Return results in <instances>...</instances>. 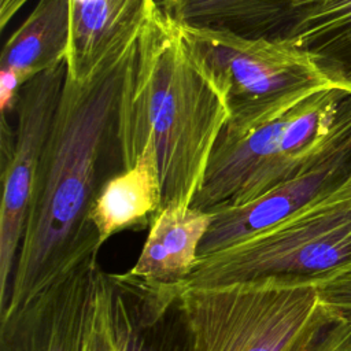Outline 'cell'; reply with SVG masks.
Masks as SVG:
<instances>
[{"mask_svg": "<svg viewBox=\"0 0 351 351\" xmlns=\"http://www.w3.org/2000/svg\"><path fill=\"white\" fill-rule=\"evenodd\" d=\"M136 45L111 56L85 81L66 73L0 318L73 266L99 255L101 247L89 211L100 188L104 149L117 144L118 107Z\"/></svg>", "mask_w": 351, "mask_h": 351, "instance_id": "6da1fadb", "label": "cell"}, {"mask_svg": "<svg viewBox=\"0 0 351 351\" xmlns=\"http://www.w3.org/2000/svg\"><path fill=\"white\" fill-rule=\"evenodd\" d=\"M228 121L219 89L180 26L158 8L137 40L119 100L115 141L121 169L133 166L143 148L151 147L163 207L192 204Z\"/></svg>", "mask_w": 351, "mask_h": 351, "instance_id": "7a4b0ae2", "label": "cell"}, {"mask_svg": "<svg viewBox=\"0 0 351 351\" xmlns=\"http://www.w3.org/2000/svg\"><path fill=\"white\" fill-rule=\"evenodd\" d=\"M351 138V88L332 86L266 117L228 122L192 206L244 204L298 176Z\"/></svg>", "mask_w": 351, "mask_h": 351, "instance_id": "3957f363", "label": "cell"}, {"mask_svg": "<svg viewBox=\"0 0 351 351\" xmlns=\"http://www.w3.org/2000/svg\"><path fill=\"white\" fill-rule=\"evenodd\" d=\"M177 303L189 351H306L332 318L317 282L288 277L186 288Z\"/></svg>", "mask_w": 351, "mask_h": 351, "instance_id": "277c9868", "label": "cell"}, {"mask_svg": "<svg viewBox=\"0 0 351 351\" xmlns=\"http://www.w3.org/2000/svg\"><path fill=\"white\" fill-rule=\"evenodd\" d=\"M351 270V180L278 223L202 255L182 289L263 277L318 282Z\"/></svg>", "mask_w": 351, "mask_h": 351, "instance_id": "5b68a950", "label": "cell"}, {"mask_svg": "<svg viewBox=\"0 0 351 351\" xmlns=\"http://www.w3.org/2000/svg\"><path fill=\"white\" fill-rule=\"evenodd\" d=\"M180 29L223 96L230 123L266 117L325 88H351L285 37L247 38L217 30Z\"/></svg>", "mask_w": 351, "mask_h": 351, "instance_id": "8992f818", "label": "cell"}, {"mask_svg": "<svg viewBox=\"0 0 351 351\" xmlns=\"http://www.w3.org/2000/svg\"><path fill=\"white\" fill-rule=\"evenodd\" d=\"M66 73L64 62L25 82L12 112L14 125L1 115L0 313L7 304L38 165L59 104Z\"/></svg>", "mask_w": 351, "mask_h": 351, "instance_id": "52a82bcc", "label": "cell"}, {"mask_svg": "<svg viewBox=\"0 0 351 351\" xmlns=\"http://www.w3.org/2000/svg\"><path fill=\"white\" fill-rule=\"evenodd\" d=\"M97 255L60 274L0 318V351H81Z\"/></svg>", "mask_w": 351, "mask_h": 351, "instance_id": "ba28073f", "label": "cell"}, {"mask_svg": "<svg viewBox=\"0 0 351 351\" xmlns=\"http://www.w3.org/2000/svg\"><path fill=\"white\" fill-rule=\"evenodd\" d=\"M351 180V138L298 176L239 206L208 211L211 223L199 256L223 250L265 230Z\"/></svg>", "mask_w": 351, "mask_h": 351, "instance_id": "9c48e42d", "label": "cell"}, {"mask_svg": "<svg viewBox=\"0 0 351 351\" xmlns=\"http://www.w3.org/2000/svg\"><path fill=\"white\" fill-rule=\"evenodd\" d=\"M211 214L189 203L166 204L154 218L138 259L123 274L125 285L167 304L178 300L192 273Z\"/></svg>", "mask_w": 351, "mask_h": 351, "instance_id": "30bf717a", "label": "cell"}, {"mask_svg": "<svg viewBox=\"0 0 351 351\" xmlns=\"http://www.w3.org/2000/svg\"><path fill=\"white\" fill-rule=\"evenodd\" d=\"M158 8V0H69L67 75L75 81L90 78L138 40Z\"/></svg>", "mask_w": 351, "mask_h": 351, "instance_id": "8fae6325", "label": "cell"}, {"mask_svg": "<svg viewBox=\"0 0 351 351\" xmlns=\"http://www.w3.org/2000/svg\"><path fill=\"white\" fill-rule=\"evenodd\" d=\"M162 208L163 189L158 159L151 147H144L133 166L121 169L100 184L89 221L103 247L119 232L151 225Z\"/></svg>", "mask_w": 351, "mask_h": 351, "instance_id": "7c38bea8", "label": "cell"}, {"mask_svg": "<svg viewBox=\"0 0 351 351\" xmlns=\"http://www.w3.org/2000/svg\"><path fill=\"white\" fill-rule=\"evenodd\" d=\"M158 7L178 26L247 38L285 37L293 16V0H158Z\"/></svg>", "mask_w": 351, "mask_h": 351, "instance_id": "4fadbf2b", "label": "cell"}, {"mask_svg": "<svg viewBox=\"0 0 351 351\" xmlns=\"http://www.w3.org/2000/svg\"><path fill=\"white\" fill-rule=\"evenodd\" d=\"M70 40L69 0H38L7 40L0 69L12 70L22 84L66 62Z\"/></svg>", "mask_w": 351, "mask_h": 351, "instance_id": "5bb4252c", "label": "cell"}, {"mask_svg": "<svg viewBox=\"0 0 351 351\" xmlns=\"http://www.w3.org/2000/svg\"><path fill=\"white\" fill-rule=\"evenodd\" d=\"M285 38L340 75L351 60V0H293Z\"/></svg>", "mask_w": 351, "mask_h": 351, "instance_id": "9a60e30c", "label": "cell"}, {"mask_svg": "<svg viewBox=\"0 0 351 351\" xmlns=\"http://www.w3.org/2000/svg\"><path fill=\"white\" fill-rule=\"evenodd\" d=\"M111 276L100 267L86 314L81 351H117L111 319Z\"/></svg>", "mask_w": 351, "mask_h": 351, "instance_id": "2e32d148", "label": "cell"}, {"mask_svg": "<svg viewBox=\"0 0 351 351\" xmlns=\"http://www.w3.org/2000/svg\"><path fill=\"white\" fill-rule=\"evenodd\" d=\"M111 293V319L117 351H167L162 346H155L143 335L144 322L140 313H134L132 303L128 302V293L115 280L114 274Z\"/></svg>", "mask_w": 351, "mask_h": 351, "instance_id": "e0dca14e", "label": "cell"}, {"mask_svg": "<svg viewBox=\"0 0 351 351\" xmlns=\"http://www.w3.org/2000/svg\"><path fill=\"white\" fill-rule=\"evenodd\" d=\"M319 303L336 318L351 321V270L317 282Z\"/></svg>", "mask_w": 351, "mask_h": 351, "instance_id": "ac0fdd59", "label": "cell"}, {"mask_svg": "<svg viewBox=\"0 0 351 351\" xmlns=\"http://www.w3.org/2000/svg\"><path fill=\"white\" fill-rule=\"evenodd\" d=\"M306 351H351V321L332 315Z\"/></svg>", "mask_w": 351, "mask_h": 351, "instance_id": "d6986e66", "label": "cell"}, {"mask_svg": "<svg viewBox=\"0 0 351 351\" xmlns=\"http://www.w3.org/2000/svg\"><path fill=\"white\" fill-rule=\"evenodd\" d=\"M29 0H0V27L5 29L11 18L27 3Z\"/></svg>", "mask_w": 351, "mask_h": 351, "instance_id": "ffe728a7", "label": "cell"}, {"mask_svg": "<svg viewBox=\"0 0 351 351\" xmlns=\"http://www.w3.org/2000/svg\"><path fill=\"white\" fill-rule=\"evenodd\" d=\"M340 75L351 86V60L340 69Z\"/></svg>", "mask_w": 351, "mask_h": 351, "instance_id": "44dd1931", "label": "cell"}]
</instances>
